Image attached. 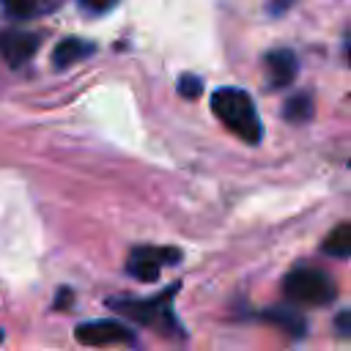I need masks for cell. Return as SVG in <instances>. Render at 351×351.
I'll use <instances>...</instances> for the list:
<instances>
[{"label": "cell", "instance_id": "8fae6325", "mask_svg": "<svg viewBox=\"0 0 351 351\" xmlns=\"http://www.w3.org/2000/svg\"><path fill=\"white\" fill-rule=\"evenodd\" d=\"M263 318H266L269 324L282 326V329L291 332V335H302V332H304V321H302L296 313H291V310H269V313H263Z\"/></svg>", "mask_w": 351, "mask_h": 351}, {"label": "cell", "instance_id": "ba28073f", "mask_svg": "<svg viewBox=\"0 0 351 351\" xmlns=\"http://www.w3.org/2000/svg\"><path fill=\"white\" fill-rule=\"evenodd\" d=\"M90 52H93L90 44H85V41H80V38H66V41H60V44L55 47V52H52V63H55L58 69H63V66H71V63L88 58Z\"/></svg>", "mask_w": 351, "mask_h": 351}, {"label": "cell", "instance_id": "30bf717a", "mask_svg": "<svg viewBox=\"0 0 351 351\" xmlns=\"http://www.w3.org/2000/svg\"><path fill=\"white\" fill-rule=\"evenodd\" d=\"M0 3L8 11V16L25 19V16H33V14H41V11L52 8L55 0H0Z\"/></svg>", "mask_w": 351, "mask_h": 351}, {"label": "cell", "instance_id": "9a60e30c", "mask_svg": "<svg viewBox=\"0 0 351 351\" xmlns=\"http://www.w3.org/2000/svg\"><path fill=\"white\" fill-rule=\"evenodd\" d=\"M337 326H340L343 335L348 332V313H340V315H337Z\"/></svg>", "mask_w": 351, "mask_h": 351}, {"label": "cell", "instance_id": "7a4b0ae2", "mask_svg": "<svg viewBox=\"0 0 351 351\" xmlns=\"http://www.w3.org/2000/svg\"><path fill=\"white\" fill-rule=\"evenodd\" d=\"M282 288L291 302L307 307H324L335 299V282L318 269H293L285 277Z\"/></svg>", "mask_w": 351, "mask_h": 351}, {"label": "cell", "instance_id": "8992f818", "mask_svg": "<svg viewBox=\"0 0 351 351\" xmlns=\"http://www.w3.org/2000/svg\"><path fill=\"white\" fill-rule=\"evenodd\" d=\"M38 36L30 30H0V58L8 66L27 63L38 49Z\"/></svg>", "mask_w": 351, "mask_h": 351}, {"label": "cell", "instance_id": "4fadbf2b", "mask_svg": "<svg viewBox=\"0 0 351 351\" xmlns=\"http://www.w3.org/2000/svg\"><path fill=\"white\" fill-rule=\"evenodd\" d=\"M200 90H203V85H200V80H197L195 74H184V77L178 80V93H181L184 99H195Z\"/></svg>", "mask_w": 351, "mask_h": 351}, {"label": "cell", "instance_id": "6da1fadb", "mask_svg": "<svg viewBox=\"0 0 351 351\" xmlns=\"http://www.w3.org/2000/svg\"><path fill=\"white\" fill-rule=\"evenodd\" d=\"M214 115L244 143H258L263 137V126L258 121L252 99L239 88H219L211 96Z\"/></svg>", "mask_w": 351, "mask_h": 351}, {"label": "cell", "instance_id": "52a82bcc", "mask_svg": "<svg viewBox=\"0 0 351 351\" xmlns=\"http://www.w3.org/2000/svg\"><path fill=\"white\" fill-rule=\"evenodd\" d=\"M266 69L271 77V88H282L296 77V58L291 49H274L266 55Z\"/></svg>", "mask_w": 351, "mask_h": 351}, {"label": "cell", "instance_id": "7c38bea8", "mask_svg": "<svg viewBox=\"0 0 351 351\" xmlns=\"http://www.w3.org/2000/svg\"><path fill=\"white\" fill-rule=\"evenodd\" d=\"M282 115H285L288 121H293V123L307 121V118L313 115V99H310V96H304V93L293 96V99H291V101L282 107Z\"/></svg>", "mask_w": 351, "mask_h": 351}, {"label": "cell", "instance_id": "2e32d148", "mask_svg": "<svg viewBox=\"0 0 351 351\" xmlns=\"http://www.w3.org/2000/svg\"><path fill=\"white\" fill-rule=\"evenodd\" d=\"M288 3H291V0H274V3H271V5H274V8H285V5H288Z\"/></svg>", "mask_w": 351, "mask_h": 351}, {"label": "cell", "instance_id": "e0dca14e", "mask_svg": "<svg viewBox=\"0 0 351 351\" xmlns=\"http://www.w3.org/2000/svg\"><path fill=\"white\" fill-rule=\"evenodd\" d=\"M0 343H3V332H0Z\"/></svg>", "mask_w": 351, "mask_h": 351}, {"label": "cell", "instance_id": "277c9868", "mask_svg": "<svg viewBox=\"0 0 351 351\" xmlns=\"http://www.w3.org/2000/svg\"><path fill=\"white\" fill-rule=\"evenodd\" d=\"M178 258H181V252L173 250V247H134L129 252L126 271L132 277H137L140 282H154L159 277L162 266L176 263Z\"/></svg>", "mask_w": 351, "mask_h": 351}, {"label": "cell", "instance_id": "9c48e42d", "mask_svg": "<svg viewBox=\"0 0 351 351\" xmlns=\"http://www.w3.org/2000/svg\"><path fill=\"white\" fill-rule=\"evenodd\" d=\"M324 252L326 255H335V258H348L351 252V228L343 222L332 230V236L324 241Z\"/></svg>", "mask_w": 351, "mask_h": 351}, {"label": "cell", "instance_id": "5b68a950", "mask_svg": "<svg viewBox=\"0 0 351 351\" xmlns=\"http://www.w3.org/2000/svg\"><path fill=\"white\" fill-rule=\"evenodd\" d=\"M74 337H77L82 346L104 348V346H123V343H132V329L123 326L121 321L110 318V321L80 324V326L74 329Z\"/></svg>", "mask_w": 351, "mask_h": 351}, {"label": "cell", "instance_id": "3957f363", "mask_svg": "<svg viewBox=\"0 0 351 351\" xmlns=\"http://www.w3.org/2000/svg\"><path fill=\"white\" fill-rule=\"evenodd\" d=\"M112 310H118L121 315H129L145 326L162 329V332H173L176 329V315L170 310V296H159L151 302H134V299H112L107 302Z\"/></svg>", "mask_w": 351, "mask_h": 351}, {"label": "cell", "instance_id": "5bb4252c", "mask_svg": "<svg viewBox=\"0 0 351 351\" xmlns=\"http://www.w3.org/2000/svg\"><path fill=\"white\" fill-rule=\"evenodd\" d=\"M118 0H80V5L82 8H88V11H107V8H112Z\"/></svg>", "mask_w": 351, "mask_h": 351}]
</instances>
